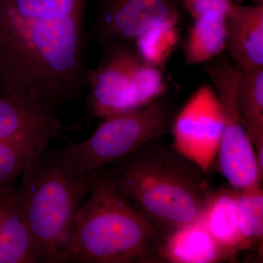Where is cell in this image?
Masks as SVG:
<instances>
[{"label":"cell","instance_id":"44dd1931","mask_svg":"<svg viewBox=\"0 0 263 263\" xmlns=\"http://www.w3.org/2000/svg\"><path fill=\"white\" fill-rule=\"evenodd\" d=\"M2 94H3V91H2L1 86H0V95Z\"/></svg>","mask_w":263,"mask_h":263},{"label":"cell","instance_id":"d6986e66","mask_svg":"<svg viewBox=\"0 0 263 263\" xmlns=\"http://www.w3.org/2000/svg\"><path fill=\"white\" fill-rule=\"evenodd\" d=\"M182 9L193 17V20L212 10H218L226 13L231 0H179Z\"/></svg>","mask_w":263,"mask_h":263},{"label":"cell","instance_id":"5bb4252c","mask_svg":"<svg viewBox=\"0 0 263 263\" xmlns=\"http://www.w3.org/2000/svg\"><path fill=\"white\" fill-rule=\"evenodd\" d=\"M238 190L228 186L215 191L202 219L218 245L233 257L241 249L238 222Z\"/></svg>","mask_w":263,"mask_h":263},{"label":"cell","instance_id":"9c48e42d","mask_svg":"<svg viewBox=\"0 0 263 263\" xmlns=\"http://www.w3.org/2000/svg\"><path fill=\"white\" fill-rule=\"evenodd\" d=\"M223 126L224 114L215 90L204 85L174 117L172 146L209 174L219 152Z\"/></svg>","mask_w":263,"mask_h":263},{"label":"cell","instance_id":"7a4b0ae2","mask_svg":"<svg viewBox=\"0 0 263 263\" xmlns=\"http://www.w3.org/2000/svg\"><path fill=\"white\" fill-rule=\"evenodd\" d=\"M107 167L119 193L165 236L202 218L215 193L197 164L155 140Z\"/></svg>","mask_w":263,"mask_h":263},{"label":"cell","instance_id":"277c9868","mask_svg":"<svg viewBox=\"0 0 263 263\" xmlns=\"http://www.w3.org/2000/svg\"><path fill=\"white\" fill-rule=\"evenodd\" d=\"M45 151L21 176L17 204L39 262H68L76 215L89 193L91 175L73 174L57 152Z\"/></svg>","mask_w":263,"mask_h":263},{"label":"cell","instance_id":"e0dca14e","mask_svg":"<svg viewBox=\"0 0 263 263\" xmlns=\"http://www.w3.org/2000/svg\"><path fill=\"white\" fill-rule=\"evenodd\" d=\"M238 230L241 249L258 242L262 245L263 190L262 186L238 190Z\"/></svg>","mask_w":263,"mask_h":263},{"label":"cell","instance_id":"ba28073f","mask_svg":"<svg viewBox=\"0 0 263 263\" xmlns=\"http://www.w3.org/2000/svg\"><path fill=\"white\" fill-rule=\"evenodd\" d=\"M203 72L209 77L222 107L224 126L216 160L219 172L229 186L238 190L262 186L255 151L237 107L241 71L228 57L208 62Z\"/></svg>","mask_w":263,"mask_h":263},{"label":"cell","instance_id":"8992f818","mask_svg":"<svg viewBox=\"0 0 263 263\" xmlns=\"http://www.w3.org/2000/svg\"><path fill=\"white\" fill-rule=\"evenodd\" d=\"M174 119L171 103L162 97L141 108L105 118L91 136L57 154L71 172L90 176L167 134Z\"/></svg>","mask_w":263,"mask_h":263},{"label":"cell","instance_id":"ffe728a7","mask_svg":"<svg viewBox=\"0 0 263 263\" xmlns=\"http://www.w3.org/2000/svg\"><path fill=\"white\" fill-rule=\"evenodd\" d=\"M256 2H257V3H263V0H255Z\"/></svg>","mask_w":263,"mask_h":263},{"label":"cell","instance_id":"2e32d148","mask_svg":"<svg viewBox=\"0 0 263 263\" xmlns=\"http://www.w3.org/2000/svg\"><path fill=\"white\" fill-rule=\"evenodd\" d=\"M237 107L263 176V68L241 71Z\"/></svg>","mask_w":263,"mask_h":263},{"label":"cell","instance_id":"30bf717a","mask_svg":"<svg viewBox=\"0 0 263 263\" xmlns=\"http://www.w3.org/2000/svg\"><path fill=\"white\" fill-rule=\"evenodd\" d=\"M62 131L60 118L47 104L27 95H0L1 143L38 155Z\"/></svg>","mask_w":263,"mask_h":263},{"label":"cell","instance_id":"5b68a950","mask_svg":"<svg viewBox=\"0 0 263 263\" xmlns=\"http://www.w3.org/2000/svg\"><path fill=\"white\" fill-rule=\"evenodd\" d=\"M103 56L87 78L88 113L105 119L141 108L165 94L160 66L145 58L136 46L115 44L103 48Z\"/></svg>","mask_w":263,"mask_h":263},{"label":"cell","instance_id":"9a60e30c","mask_svg":"<svg viewBox=\"0 0 263 263\" xmlns=\"http://www.w3.org/2000/svg\"><path fill=\"white\" fill-rule=\"evenodd\" d=\"M226 49V13L212 10L194 20L183 47L186 66L206 64Z\"/></svg>","mask_w":263,"mask_h":263},{"label":"cell","instance_id":"3957f363","mask_svg":"<svg viewBox=\"0 0 263 263\" xmlns=\"http://www.w3.org/2000/svg\"><path fill=\"white\" fill-rule=\"evenodd\" d=\"M165 235L122 196L108 167L91 174L79 208L68 262H160Z\"/></svg>","mask_w":263,"mask_h":263},{"label":"cell","instance_id":"ac0fdd59","mask_svg":"<svg viewBox=\"0 0 263 263\" xmlns=\"http://www.w3.org/2000/svg\"><path fill=\"white\" fill-rule=\"evenodd\" d=\"M37 155L0 142V192L15 189V183Z\"/></svg>","mask_w":263,"mask_h":263},{"label":"cell","instance_id":"6da1fadb","mask_svg":"<svg viewBox=\"0 0 263 263\" xmlns=\"http://www.w3.org/2000/svg\"><path fill=\"white\" fill-rule=\"evenodd\" d=\"M89 0H0L3 94L32 97L56 109L87 89Z\"/></svg>","mask_w":263,"mask_h":263},{"label":"cell","instance_id":"52a82bcc","mask_svg":"<svg viewBox=\"0 0 263 263\" xmlns=\"http://www.w3.org/2000/svg\"><path fill=\"white\" fill-rule=\"evenodd\" d=\"M96 15L91 35L100 48L115 44L136 46L143 57L160 60L176 38L181 16L179 0H93ZM163 56V54H162Z\"/></svg>","mask_w":263,"mask_h":263},{"label":"cell","instance_id":"8fae6325","mask_svg":"<svg viewBox=\"0 0 263 263\" xmlns=\"http://www.w3.org/2000/svg\"><path fill=\"white\" fill-rule=\"evenodd\" d=\"M226 49L241 71L263 68V3L231 2L226 13Z\"/></svg>","mask_w":263,"mask_h":263},{"label":"cell","instance_id":"7c38bea8","mask_svg":"<svg viewBox=\"0 0 263 263\" xmlns=\"http://www.w3.org/2000/svg\"><path fill=\"white\" fill-rule=\"evenodd\" d=\"M230 259L209 233L202 216L166 235L160 250L161 262L215 263Z\"/></svg>","mask_w":263,"mask_h":263},{"label":"cell","instance_id":"4fadbf2b","mask_svg":"<svg viewBox=\"0 0 263 263\" xmlns=\"http://www.w3.org/2000/svg\"><path fill=\"white\" fill-rule=\"evenodd\" d=\"M39 258L17 204L16 188L0 192V263H35Z\"/></svg>","mask_w":263,"mask_h":263}]
</instances>
